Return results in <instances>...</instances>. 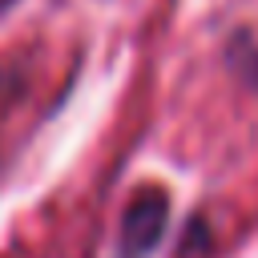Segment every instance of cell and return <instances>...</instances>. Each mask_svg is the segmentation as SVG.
<instances>
[{
	"mask_svg": "<svg viewBox=\"0 0 258 258\" xmlns=\"http://www.w3.org/2000/svg\"><path fill=\"white\" fill-rule=\"evenodd\" d=\"M165 222H169V198L161 189H141L121 218V258H145L161 242Z\"/></svg>",
	"mask_w": 258,
	"mask_h": 258,
	"instance_id": "obj_1",
	"label": "cell"
},
{
	"mask_svg": "<svg viewBox=\"0 0 258 258\" xmlns=\"http://www.w3.org/2000/svg\"><path fill=\"white\" fill-rule=\"evenodd\" d=\"M0 4H8V0H0Z\"/></svg>",
	"mask_w": 258,
	"mask_h": 258,
	"instance_id": "obj_2",
	"label": "cell"
}]
</instances>
